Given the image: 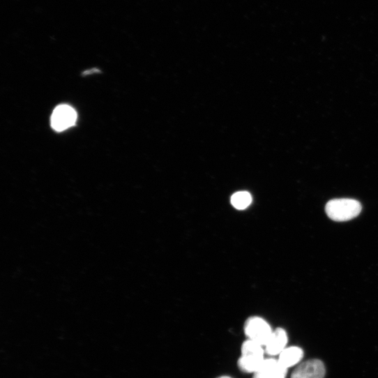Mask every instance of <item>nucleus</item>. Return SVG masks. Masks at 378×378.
Wrapping results in <instances>:
<instances>
[{
  "mask_svg": "<svg viewBox=\"0 0 378 378\" xmlns=\"http://www.w3.org/2000/svg\"><path fill=\"white\" fill-rule=\"evenodd\" d=\"M244 330L249 340L264 347L266 345L273 332L270 324L259 317L249 318L245 324Z\"/></svg>",
  "mask_w": 378,
  "mask_h": 378,
  "instance_id": "obj_2",
  "label": "nucleus"
},
{
  "mask_svg": "<svg viewBox=\"0 0 378 378\" xmlns=\"http://www.w3.org/2000/svg\"><path fill=\"white\" fill-rule=\"evenodd\" d=\"M287 370L278 359L265 358L259 369L253 374V378H286Z\"/></svg>",
  "mask_w": 378,
  "mask_h": 378,
  "instance_id": "obj_5",
  "label": "nucleus"
},
{
  "mask_svg": "<svg viewBox=\"0 0 378 378\" xmlns=\"http://www.w3.org/2000/svg\"><path fill=\"white\" fill-rule=\"evenodd\" d=\"M252 202V197L247 192H237L232 197V204L238 210L246 209L250 206Z\"/></svg>",
  "mask_w": 378,
  "mask_h": 378,
  "instance_id": "obj_9",
  "label": "nucleus"
},
{
  "mask_svg": "<svg viewBox=\"0 0 378 378\" xmlns=\"http://www.w3.org/2000/svg\"><path fill=\"white\" fill-rule=\"evenodd\" d=\"M77 119V112L72 107L61 105L54 109L51 118V123L53 129L62 132L73 126Z\"/></svg>",
  "mask_w": 378,
  "mask_h": 378,
  "instance_id": "obj_3",
  "label": "nucleus"
},
{
  "mask_svg": "<svg viewBox=\"0 0 378 378\" xmlns=\"http://www.w3.org/2000/svg\"><path fill=\"white\" fill-rule=\"evenodd\" d=\"M361 204L354 199H339L328 202L325 211L328 217L335 222L349 221L361 212Z\"/></svg>",
  "mask_w": 378,
  "mask_h": 378,
  "instance_id": "obj_1",
  "label": "nucleus"
},
{
  "mask_svg": "<svg viewBox=\"0 0 378 378\" xmlns=\"http://www.w3.org/2000/svg\"><path fill=\"white\" fill-rule=\"evenodd\" d=\"M288 336L286 331L282 328L275 329L265 346V351L268 355L277 356L287 347Z\"/></svg>",
  "mask_w": 378,
  "mask_h": 378,
  "instance_id": "obj_6",
  "label": "nucleus"
},
{
  "mask_svg": "<svg viewBox=\"0 0 378 378\" xmlns=\"http://www.w3.org/2000/svg\"><path fill=\"white\" fill-rule=\"evenodd\" d=\"M218 378H232V377H231L229 376H221V377H219Z\"/></svg>",
  "mask_w": 378,
  "mask_h": 378,
  "instance_id": "obj_10",
  "label": "nucleus"
},
{
  "mask_svg": "<svg viewBox=\"0 0 378 378\" xmlns=\"http://www.w3.org/2000/svg\"><path fill=\"white\" fill-rule=\"evenodd\" d=\"M265 360L264 354H244L238 361L239 368L246 373H255Z\"/></svg>",
  "mask_w": 378,
  "mask_h": 378,
  "instance_id": "obj_7",
  "label": "nucleus"
},
{
  "mask_svg": "<svg viewBox=\"0 0 378 378\" xmlns=\"http://www.w3.org/2000/svg\"><path fill=\"white\" fill-rule=\"evenodd\" d=\"M325 373V366L322 361L310 359L298 365L291 378H324Z\"/></svg>",
  "mask_w": 378,
  "mask_h": 378,
  "instance_id": "obj_4",
  "label": "nucleus"
},
{
  "mask_svg": "<svg viewBox=\"0 0 378 378\" xmlns=\"http://www.w3.org/2000/svg\"><path fill=\"white\" fill-rule=\"evenodd\" d=\"M303 358V351L296 346L286 347L279 355L278 361L286 368L294 366Z\"/></svg>",
  "mask_w": 378,
  "mask_h": 378,
  "instance_id": "obj_8",
  "label": "nucleus"
}]
</instances>
